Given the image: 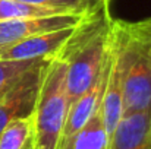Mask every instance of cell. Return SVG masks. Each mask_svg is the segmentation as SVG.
Listing matches in <instances>:
<instances>
[{
    "instance_id": "obj_3",
    "label": "cell",
    "mask_w": 151,
    "mask_h": 149,
    "mask_svg": "<svg viewBox=\"0 0 151 149\" xmlns=\"http://www.w3.org/2000/svg\"><path fill=\"white\" fill-rule=\"evenodd\" d=\"M49 61L50 60H40L22 76L18 85L0 101V135L13 118L32 114L38 89L43 81V73Z\"/></svg>"
},
{
    "instance_id": "obj_2",
    "label": "cell",
    "mask_w": 151,
    "mask_h": 149,
    "mask_svg": "<svg viewBox=\"0 0 151 149\" xmlns=\"http://www.w3.org/2000/svg\"><path fill=\"white\" fill-rule=\"evenodd\" d=\"M68 66L60 58H51L43 73L35 107L32 111L35 149H57L69 113L66 86Z\"/></svg>"
},
{
    "instance_id": "obj_8",
    "label": "cell",
    "mask_w": 151,
    "mask_h": 149,
    "mask_svg": "<svg viewBox=\"0 0 151 149\" xmlns=\"http://www.w3.org/2000/svg\"><path fill=\"white\" fill-rule=\"evenodd\" d=\"M107 149H151V111L123 115Z\"/></svg>"
},
{
    "instance_id": "obj_12",
    "label": "cell",
    "mask_w": 151,
    "mask_h": 149,
    "mask_svg": "<svg viewBox=\"0 0 151 149\" xmlns=\"http://www.w3.org/2000/svg\"><path fill=\"white\" fill-rule=\"evenodd\" d=\"M40 60H4L0 58V101L4 98Z\"/></svg>"
},
{
    "instance_id": "obj_5",
    "label": "cell",
    "mask_w": 151,
    "mask_h": 149,
    "mask_svg": "<svg viewBox=\"0 0 151 149\" xmlns=\"http://www.w3.org/2000/svg\"><path fill=\"white\" fill-rule=\"evenodd\" d=\"M76 26L51 31L22 40L7 48L0 50V58L4 60H51L56 58Z\"/></svg>"
},
{
    "instance_id": "obj_9",
    "label": "cell",
    "mask_w": 151,
    "mask_h": 149,
    "mask_svg": "<svg viewBox=\"0 0 151 149\" xmlns=\"http://www.w3.org/2000/svg\"><path fill=\"white\" fill-rule=\"evenodd\" d=\"M0 149H35L32 114L13 118L0 135Z\"/></svg>"
},
{
    "instance_id": "obj_1",
    "label": "cell",
    "mask_w": 151,
    "mask_h": 149,
    "mask_svg": "<svg viewBox=\"0 0 151 149\" xmlns=\"http://www.w3.org/2000/svg\"><path fill=\"white\" fill-rule=\"evenodd\" d=\"M113 46L122 67L123 115L151 111V43L138 22L113 19Z\"/></svg>"
},
{
    "instance_id": "obj_14",
    "label": "cell",
    "mask_w": 151,
    "mask_h": 149,
    "mask_svg": "<svg viewBox=\"0 0 151 149\" xmlns=\"http://www.w3.org/2000/svg\"><path fill=\"white\" fill-rule=\"evenodd\" d=\"M85 1L88 4L90 12H93V10H99V9L104 7V6H109V3L111 0H85Z\"/></svg>"
},
{
    "instance_id": "obj_13",
    "label": "cell",
    "mask_w": 151,
    "mask_h": 149,
    "mask_svg": "<svg viewBox=\"0 0 151 149\" xmlns=\"http://www.w3.org/2000/svg\"><path fill=\"white\" fill-rule=\"evenodd\" d=\"M16 1L60 9V10H65L69 13H88L90 12L85 0H16Z\"/></svg>"
},
{
    "instance_id": "obj_6",
    "label": "cell",
    "mask_w": 151,
    "mask_h": 149,
    "mask_svg": "<svg viewBox=\"0 0 151 149\" xmlns=\"http://www.w3.org/2000/svg\"><path fill=\"white\" fill-rule=\"evenodd\" d=\"M111 37H113V31H111ZM110 54H111V46H110L106 64L103 67L101 76L97 81V83L84 97H81L78 101H75L69 107L68 118H66L65 129H63V133H62V139H60V143H59L57 149H69L70 143L75 139V136L84 129V126L90 121V118L97 111V108H99V105L101 102V98H103L104 85H106V79H107V73H109Z\"/></svg>"
},
{
    "instance_id": "obj_7",
    "label": "cell",
    "mask_w": 151,
    "mask_h": 149,
    "mask_svg": "<svg viewBox=\"0 0 151 149\" xmlns=\"http://www.w3.org/2000/svg\"><path fill=\"white\" fill-rule=\"evenodd\" d=\"M100 111L104 129L107 136L113 135L119 121L123 117V91H122V67L117 58V54L113 46L111 37V54H110V66L104 85V92L100 102Z\"/></svg>"
},
{
    "instance_id": "obj_10",
    "label": "cell",
    "mask_w": 151,
    "mask_h": 149,
    "mask_svg": "<svg viewBox=\"0 0 151 149\" xmlns=\"http://www.w3.org/2000/svg\"><path fill=\"white\" fill-rule=\"evenodd\" d=\"M109 136L103 124L100 105L84 129L75 136L69 149H107Z\"/></svg>"
},
{
    "instance_id": "obj_11",
    "label": "cell",
    "mask_w": 151,
    "mask_h": 149,
    "mask_svg": "<svg viewBox=\"0 0 151 149\" xmlns=\"http://www.w3.org/2000/svg\"><path fill=\"white\" fill-rule=\"evenodd\" d=\"M69 13L60 9H53L46 6L28 4L16 0H0V22L13 21V19H25V18H40V16H51Z\"/></svg>"
},
{
    "instance_id": "obj_15",
    "label": "cell",
    "mask_w": 151,
    "mask_h": 149,
    "mask_svg": "<svg viewBox=\"0 0 151 149\" xmlns=\"http://www.w3.org/2000/svg\"><path fill=\"white\" fill-rule=\"evenodd\" d=\"M138 24H139V26L142 28V31L145 32V35L148 37V40H150V43H151V18L150 19H145V21H141Z\"/></svg>"
},
{
    "instance_id": "obj_4",
    "label": "cell",
    "mask_w": 151,
    "mask_h": 149,
    "mask_svg": "<svg viewBox=\"0 0 151 149\" xmlns=\"http://www.w3.org/2000/svg\"><path fill=\"white\" fill-rule=\"evenodd\" d=\"M85 15L87 13H62L0 22V50L38 34L76 26Z\"/></svg>"
}]
</instances>
